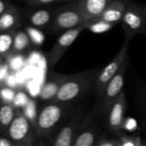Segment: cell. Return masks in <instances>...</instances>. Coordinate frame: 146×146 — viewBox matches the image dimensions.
Listing matches in <instances>:
<instances>
[{
	"mask_svg": "<svg viewBox=\"0 0 146 146\" xmlns=\"http://www.w3.org/2000/svg\"><path fill=\"white\" fill-rule=\"evenodd\" d=\"M85 29H87L86 23L64 31L61 34V35L58 38L55 44L52 47L51 51L48 52V63L51 66L55 65L59 61V59L63 57L69 47Z\"/></svg>",
	"mask_w": 146,
	"mask_h": 146,
	"instance_id": "ba28073f",
	"label": "cell"
},
{
	"mask_svg": "<svg viewBox=\"0 0 146 146\" xmlns=\"http://www.w3.org/2000/svg\"><path fill=\"white\" fill-rule=\"evenodd\" d=\"M16 22V19L12 14L5 13L0 17V29H9L11 28Z\"/></svg>",
	"mask_w": 146,
	"mask_h": 146,
	"instance_id": "44dd1931",
	"label": "cell"
},
{
	"mask_svg": "<svg viewBox=\"0 0 146 146\" xmlns=\"http://www.w3.org/2000/svg\"><path fill=\"white\" fill-rule=\"evenodd\" d=\"M14 116L13 109L10 106H4L0 109V122L3 125H9Z\"/></svg>",
	"mask_w": 146,
	"mask_h": 146,
	"instance_id": "ac0fdd59",
	"label": "cell"
},
{
	"mask_svg": "<svg viewBox=\"0 0 146 146\" xmlns=\"http://www.w3.org/2000/svg\"><path fill=\"white\" fill-rule=\"evenodd\" d=\"M142 144L140 137H121L119 139V146H140Z\"/></svg>",
	"mask_w": 146,
	"mask_h": 146,
	"instance_id": "7402d4cb",
	"label": "cell"
},
{
	"mask_svg": "<svg viewBox=\"0 0 146 146\" xmlns=\"http://www.w3.org/2000/svg\"><path fill=\"white\" fill-rule=\"evenodd\" d=\"M17 79L14 76H11L9 78H8V84L11 86V87H15L16 86V84H17Z\"/></svg>",
	"mask_w": 146,
	"mask_h": 146,
	"instance_id": "4dcf8cb0",
	"label": "cell"
},
{
	"mask_svg": "<svg viewBox=\"0 0 146 146\" xmlns=\"http://www.w3.org/2000/svg\"><path fill=\"white\" fill-rule=\"evenodd\" d=\"M52 13L49 10L41 9L34 12L30 17V23L35 27H44L52 22Z\"/></svg>",
	"mask_w": 146,
	"mask_h": 146,
	"instance_id": "9a60e30c",
	"label": "cell"
},
{
	"mask_svg": "<svg viewBox=\"0 0 146 146\" xmlns=\"http://www.w3.org/2000/svg\"><path fill=\"white\" fill-rule=\"evenodd\" d=\"M99 71V68H93L68 75L52 102L75 103L84 98L95 87Z\"/></svg>",
	"mask_w": 146,
	"mask_h": 146,
	"instance_id": "6da1fadb",
	"label": "cell"
},
{
	"mask_svg": "<svg viewBox=\"0 0 146 146\" xmlns=\"http://www.w3.org/2000/svg\"><path fill=\"white\" fill-rule=\"evenodd\" d=\"M137 128V122L136 119L132 118H126L125 119L123 125H122V129L125 130L127 131H134Z\"/></svg>",
	"mask_w": 146,
	"mask_h": 146,
	"instance_id": "d4e9b609",
	"label": "cell"
},
{
	"mask_svg": "<svg viewBox=\"0 0 146 146\" xmlns=\"http://www.w3.org/2000/svg\"><path fill=\"white\" fill-rule=\"evenodd\" d=\"M14 104L17 107H25L28 102H29V99L28 96L23 92H18L15 97H14Z\"/></svg>",
	"mask_w": 146,
	"mask_h": 146,
	"instance_id": "cb8c5ba5",
	"label": "cell"
},
{
	"mask_svg": "<svg viewBox=\"0 0 146 146\" xmlns=\"http://www.w3.org/2000/svg\"><path fill=\"white\" fill-rule=\"evenodd\" d=\"M74 103H64L52 102L46 106L38 117V126L42 131H49L54 128L64 116L70 112Z\"/></svg>",
	"mask_w": 146,
	"mask_h": 146,
	"instance_id": "5b68a950",
	"label": "cell"
},
{
	"mask_svg": "<svg viewBox=\"0 0 146 146\" xmlns=\"http://www.w3.org/2000/svg\"><path fill=\"white\" fill-rule=\"evenodd\" d=\"M128 65V58L125 61L123 65L120 67L116 75L112 78V80L107 85L104 94L100 100V111L102 113H108L113 103L123 91V87L125 84V74Z\"/></svg>",
	"mask_w": 146,
	"mask_h": 146,
	"instance_id": "52a82bcc",
	"label": "cell"
},
{
	"mask_svg": "<svg viewBox=\"0 0 146 146\" xmlns=\"http://www.w3.org/2000/svg\"><path fill=\"white\" fill-rule=\"evenodd\" d=\"M55 2H58V0H30V3L35 5H50Z\"/></svg>",
	"mask_w": 146,
	"mask_h": 146,
	"instance_id": "f1b7e54d",
	"label": "cell"
},
{
	"mask_svg": "<svg viewBox=\"0 0 146 146\" xmlns=\"http://www.w3.org/2000/svg\"><path fill=\"white\" fill-rule=\"evenodd\" d=\"M85 23L87 26V29L90 30L93 33H96V34L107 32V31L110 30L115 25V24L107 23L104 21H101V20H91Z\"/></svg>",
	"mask_w": 146,
	"mask_h": 146,
	"instance_id": "2e32d148",
	"label": "cell"
},
{
	"mask_svg": "<svg viewBox=\"0 0 146 146\" xmlns=\"http://www.w3.org/2000/svg\"><path fill=\"white\" fill-rule=\"evenodd\" d=\"M90 114L87 115L83 122L72 146H96L97 130L93 124H90Z\"/></svg>",
	"mask_w": 146,
	"mask_h": 146,
	"instance_id": "8fae6325",
	"label": "cell"
},
{
	"mask_svg": "<svg viewBox=\"0 0 146 146\" xmlns=\"http://www.w3.org/2000/svg\"><path fill=\"white\" fill-rule=\"evenodd\" d=\"M24 114L29 119H35L36 117V105L34 101H30L24 107Z\"/></svg>",
	"mask_w": 146,
	"mask_h": 146,
	"instance_id": "603a6c76",
	"label": "cell"
},
{
	"mask_svg": "<svg viewBox=\"0 0 146 146\" xmlns=\"http://www.w3.org/2000/svg\"><path fill=\"white\" fill-rule=\"evenodd\" d=\"M7 74V68L6 66H0V81L5 79Z\"/></svg>",
	"mask_w": 146,
	"mask_h": 146,
	"instance_id": "f546056e",
	"label": "cell"
},
{
	"mask_svg": "<svg viewBox=\"0 0 146 146\" xmlns=\"http://www.w3.org/2000/svg\"><path fill=\"white\" fill-rule=\"evenodd\" d=\"M67 76L68 75L60 73H52L40 90V99L44 101H53Z\"/></svg>",
	"mask_w": 146,
	"mask_h": 146,
	"instance_id": "4fadbf2b",
	"label": "cell"
},
{
	"mask_svg": "<svg viewBox=\"0 0 146 146\" xmlns=\"http://www.w3.org/2000/svg\"><path fill=\"white\" fill-rule=\"evenodd\" d=\"M1 97H2V95H1V91H0V99H1Z\"/></svg>",
	"mask_w": 146,
	"mask_h": 146,
	"instance_id": "d590c367",
	"label": "cell"
},
{
	"mask_svg": "<svg viewBox=\"0 0 146 146\" xmlns=\"http://www.w3.org/2000/svg\"><path fill=\"white\" fill-rule=\"evenodd\" d=\"M14 40L8 34L0 35V53L7 52L13 45Z\"/></svg>",
	"mask_w": 146,
	"mask_h": 146,
	"instance_id": "ffe728a7",
	"label": "cell"
},
{
	"mask_svg": "<svg viewBox=\"0 0 146 146\" xmlns=\"http://www.w3.org/2000/svg\"><path fill=\"white\" fill-rule=\"evenodd\" d=\"M27 31H28V35H29L30 40H32V42H34L36 45L43 44V42L45 40V36L40 30L35 29V28H28Z\"/></svg>",
	"mask_w": 146,
	"mask_h": 146,
	"instance_id": "d6986e66",
	"label": "cell"
},
{
	"mask_svg": "<svg viewBox=\"0 0 146 146\" xmlns=\"http://www.w3.org/2000/svg\"><path fill=\"white\" fill-rule=\"evenodd\" d=\"M130 41L131 40L125 39L119 51L114 57V58L109 64H108L104 68L100 70L94 87L98 100L102 99L107 85L112 80V78L116 75V73L119 71V70L123 65L125 61L128 58V49H129Z\"/></svg>",
	"mask_w": 146,
	"mask_h": 146,
	"instance_id": "277c9868",
	"label": "cell"
},
{
	"mask_svg": "<svg viewBox=\"0 0 146 146\" xmlns=\"http://www.w3.org/2000/svg\"><path fill=\"white\" fill-rule=\"evenodd\" d=\"M0 146H11V143L7 139L0 138Z\"/></svg>",
	"mask_w": 146,
	"mask_h": 146,
	"instance_id": "1f68e13d",
	"label": "cell"
},
{
	"mask_svg": "<svg viewBox=\"0 0 146 146\" xmlns=\"http://www.w3.org/2000/svg\"><path fill=\"white\" fill-rule=\"evenodd\" d=\"M144 12H145V15H146V8H144Z\"/></svg>",
	"mask_w": 146,
	"mask_h": 146,
	"instance_id": "8d00e7d4",
	"label": "cell"
},
{
	"mask_svg": "<svg viewBox=\"0 0 146 146\" xmlns=\"http://www.w3.org/2000/svg\"><path fill=\"white\" fill-rule=\"evenodd\" d=\"M85 23L97 17L105 8L115 0H75Z\"/></svg>",
	"mask_w": 146,
	"mask_h": 146,
	"instance_id": "30bf717a",
	"label": "cell"
},
{
	"mask_svg": "<svg viewBox=\"0 0 146 146\" xmlns=\"http://www.w3.org/2000/svg\"><path fill=\"white\" fill-rule=\"evenodd\" d=\"M140 146H146V145H144V144H143V143H142V144H141Z\"/></svg>",
	"mask_w": 146,
	"mask_h": 146,
	"instance_id": "74e56055",
	"label": "cell"
},
{
	"mask_svg": "<svg viewBox=\"0 0 146 146\" xmlns=\"http://www.w3.org/2000/svg\"><path fill=\"white\" fill-rule=\"evenodd\" d=\"M85 23L83 14L76 1L66 3L54 14L51 29L53 33H63Z\"/></svg>",
	"mask_w": 146,
	"mask_h": 146,
	"instance_id": "3957f363",
	"label": "cell"
},
{
	"mask_svg": "<svg viewBox=\"0 0 146 146\" xmlns=\"http://www.w3.org/2000/svg\"><path fill=\"white\" fill-rule=\"evenodd\" d=\"M141 90H142V92H143V96H144V97L146 99V86H143Z\"/></svg>",
	"mask_w": 146,
	"mask_h": 146,
	"instance_id": "e575fe53",
	"label": "cell"
},
{
	"mask_svg": "<svg viewBox=\"0 0 146 146\" xmlns=\"http://www.w3.org/2000/svg\"><path fill=\"white\" fill-rule=\"evenodd\" d=\"M29 40H30V38L29 36V35H27L24 32H19L15 36L13 46L16 50L22 51L29 46Z\"/></svg>",
	"mask_w": 146,
	"mask_h": 146,
	"instance_id": "e0dca14e",
	"label": "cell"
},
{
	"mask_svg": "<svg viewBox=\"0 0 146 146\" xmlns=\"http://www.w3.org/2000/svg\"><path fill=\"white\" fill-rule=\"evenodd\" d=\"M96 146H119V140L102 138L96 143Z\"/></svg>",
	"mask_w": 146,
	"mask_h": 146,
	"instance_id": "484cf974",
	"label": "cell"
},
{
	"mask_svg": "<svg viewBox=\"0 0 146 146\" xmlns=\"http://www.w3.org/2000/svg\"><path fill=\"white\" fill-rule=\"evenodd\" d=\"M72 1H75V0H58V3H70Z\"/></svg>",
	"mask_w": 146,
	"mask_h": 146,
	"instance_id": "836d02e7",
	"label": "cell"
},
{
	"mask_svg": "<svg viewBox=\"0 0 146 146\" xmlns=\"http://www.w3.org/2000/svg\"><path fill=\"white\" fill-rule=\"evenodd\" d=\"M23 64V58L21 56L14 57L11 60V67L13 70H18V69H20Z\"/></svg>",
	"mask_w": 146,
	"mask_h": 146,
	"instance_id": "4316f807",
	"label": "cell"
},
{
	"mask_svg": "<svg viewBox=\"0 0 146 146\" xmlns=\"http://www.w3.org/2000/svg\"><path fill=\"white\" fill-rule=\"evenodd\" d=\"M85 106L82 105L74 112L70 120L60 129L57 134L53 146H72L76 136L84 122Z\"/></svg>",
	"mask_w": 146,
	"mask_h": 146,
	"instance_id": "8992f818",
	"label": "cell"
},
{
	"mask_svg": "<svg viewBox=\"0 0 146 146\" xmlns=\"http://www.w3.org/2000/svg\"><path fill=\"white\" fill-rule=\"evenodd\" d=\"M126 3L127 0H115V1H113L97 17L93 20H101L116 25L122 20V17L125 11Z\"/></svg>",
	"mask_w": 146,
	"mask_h": 146,
	"instance_id": "7c38bea8",
	"label": "cell"
},
{
	"mask_svg": "<svg viewBox=\"0 0 146 146\" xmlns=\"http://www.w3.org/2000/svg\"><path fill=\"white\" fill-rule=\"evenodd\" d=\"M5 9V3L2 1V0H0V15H1V14L4 12Z\"/></svg>",
	"mask_w": 146,
	"mask_h": 146,
	"instance_id": "d6a6232c",
	"label": "cell"
},
{
	"mask_svg": "<svg viewBox=\"0 0 146 146\" xmlns=\"http://www.w3.org/2000/svg\"><path fill=\"white\" fill-rule=\"evenodd\" d=\"M29 124L27 119L23 116L16 118L10 127V134L15 140L23 139L29 132Z\"/></svg>",
	"mask_w": 146,
	"mask_h": 146,
	"instance_id": "5bb4252c",
	"label": "cell"
},
{
	"mask_svg": "<svg viewBox=\"0 0 146 146\" xmlns=\"http://www.w3.org/2000/svg\"><path fill=\"white\" fill-rule=\"evenodd\" d=\"M1 95H2V97L7 101V102H11L14 100V97H15V94H14V91L11 90V89H3L1 90Z\"/></svg>",
	"mask_w": 146,
	"mask_h": 146,
	"instance_id": "83f0119b",
	"label": "cell"
},
{
	"mask_svg": "<svg viewBox=\"0 0 146 146\" xmlns=\"http://www.w3.org/2000/svg\"><path fill=\"white\" fill-rule=\"evenodd\" d=\"M126 40H131L138 35H146V15L144 8L127 0L125 14L120 22Z\"/></svg>",
	"mask_w": 146,
	"mask_h": 146,
	"instance_id": "7a4b0ae2",
	"label": "cell"
},
{
	"mask_svg": "<svg viewBox=\"0 0 146 146\" xmlns=\"http://www.w3.org/2000/svg\"><path fill=\"white\" fill-rule=\"evenodd\" d=\"M125 109L126 96L125 91H122L108 112V126L111 131L118 132L122 129Z\"/></svg>",
	"mask_w": 146,
	"mask_h": 146,
	"instance_id": "9c48e42d",
	"label": "cell"
}]
</instances>
